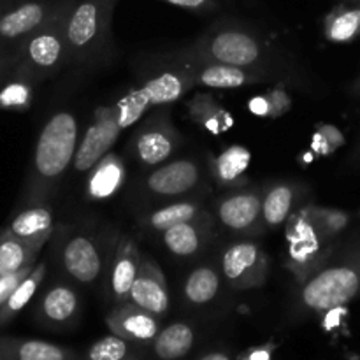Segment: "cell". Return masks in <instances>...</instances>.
<instances>
[{
	"instance_id": "23",
	"label": "cell",
	"mask_w": 360,
	"mask_h": 360,
	"mask_svg": "<svg viewBox=\"0 0 360 360\" xmlns=\"http://www.w3.org/2000/svg\"><path fill=\"white\" fill-rule=\"evenodd\" d=\"M252 164V151L245 146H229L210 158V171L220 188H241L246 185V171Z\"/></svg>"
},
{
	"instance_id": "43",
	"label": "cell",
	"mask_w": 360,
	"mask_h": 360,
	"mask_svg": "<svg viewBox=\"0 0 360 360\" xmlns=\"http://www.w3.org/2000/svg\"><path fill=\"white\" fill-rule=\"evenodd\" d=\"M354 90H355V91H357V94H360V77H359V79H357V83H355Z\"/></svg>"
},
{
	"instance_id": "35",
	"label": "cell",
	"mask_w": 360,
	"mask_h": 360,
	"mask_svg": "<svg viewBox=\"0 0 360 360\" xmlns=\"http://www.w3.org/2000/svg\"><path fill=\"white\" fill-rule=\"evenodd\" d=\"M306 211H308L313 221L319 225L320 231L330 241H336V238L345 231V227L348 225V220H350L347 213H343L340 210H333V207H322L311 204V206H306Z\"/></svg>"
},
{
	"instance_id": "4",
	"label": "cell",
	"mask_w": 360,
	"mask_h": 360,
	"mask_svg": "<svg viewBox=\"0 0 360 360\" xmlns=\"http://www.w3.org/2000/svg\"><path fill=\"white\" fill-rule=\"evenodd\" d=\"M360 294V255L319 267L299 288V304L304 311L327 313L354 301Z\"/></svg>"
},
{
	"instance_id": "39",
	"label": "cell",
	"mask_w": 360,
	"mask_h": 360,
	"mask_svg": "<svg viewBox=\"0 0 360 360\" xmlns=\"http://www.w3.org/2000/svg\"><path fill=\"white\" fill-rule=\"evenodd\" d=\"M316 132L329 143V146L333 148V150H336V148H340L341 144L345 143V137L343 134H341V130L336 129L334 125H330V123H319V125H316Z\"/></svg>"
},
{
	"instance_id": "24",
	"label": "cell",
	"mask_w": 360,
	"mask_h": 360,
	"mask_svg": "<svg viewBox=\"0 0 360 360\" xmlns=\"http://www.w3.org/2000/svg\"><path fill=\"white\" fill-rule=\"evenodd\" d=\"M127 169L122 158L108 153L95 167L88 171L86 195L91 200H104L115 195L125 183Z\"/></svg>"
},
{
	"instance_id": "36",
	"label": "cell",
	"mask_w": 360,
	"mask_h": 360,
	"mask_svg": "<svg viewBox=\"0 0 360 360\" xmlns=\"http://www.w3.org/2000/svg\"><path fill=\"white\" fill-rule=\"evenodd\" d=\"M269 102V118H280L285 112L290 111L292 98L283 86H276L266 94Z\"/></svg>"
},
{
	"instance_id": "27",
	"label": "cell",
	"mask_w": 360,
	"mask_h": 360,
	"mask_svg": "<svg viewBox=\"0 0 360 360\" xmlns=\"http://www.w3.org/2000/svg\"><path fill=\"white\" fill-rule=\"evenodd\" d=\"M299 197V188L292 181L271 183L262 193V217L264 224L269 229H276L287 224L290 218L295 200Z\"/></svg>"
},
{
	"instance_id": "37",
	"label": "cell",
	"mask_w": 360,
	"mask_h": 360,
	"mask_svg": "<svg viewBox=\"0 0 360 360\" xmlns=\"http://www.w3.org/2000/svg\"><path fill=\"white\" fill-rule=\"evenodd\" d=\"M158 2L169 4V6L181 7V9L190 11L197 14H211L217 13L221 7L224 0H158Z\"/></svg>"
},
{
	"instance_id": "33",
	"label": "cell",
	"mask_w": 360,
	"mask_h": 360,
	"mask_svg": "<svg viewBox=\"0 0 360 360\" xmlns=\"http://www.w3.org/2000/svg\"><path fill=\"white\" fill-rule=\"evenodd\" d=\"M41 250L0 231V276L35 266Z\"/></svg>"
},
{
	"instance_id": "44",
	"label": "cell",
	"mask_w": 360,
	"mask_h": 360,
	"mask_svg": "<svg viewBox=\"0 0 360 360\" xmlns=\"http://www.w3.org/2000/svg\"><path fill=\"white\" fill-rule=\"evenodd\" d=\"M6 9H7V6H4V4H0V18H2V14L6 13Z\"/></svg>"
},
{
	"instance_id": "12",
	"label": "cell",
	"mask_w": 360,
	"mask_h": 360,
	"mask_svg": "<svg viewBox=\"0 0 360 360\" xmlns=\"http://www.w3.org/2000/svg\"><path fill=\"white\" fill-rule=\"evenodd\" d=\"M58 259L63 273L81 285L95 283L105 264L101 243L86 232L67 234L60 245Z\"/></svg>"
},
{
	"instance_id": "26",
	"label": "cell",
	"mask_w": 360,
	"mask_h": 360,
	"mask_svg": "<svg viewBox=\"0 0 360 360\" xmlns=\"http://www.w3.org/2000/svg\"><path fill=\"white\" fill-rule=\"evenodd\" d=\"M206 214L210 213L204 210L202 202H199L195 199H185L167 204L164 207H158L155 211H150L146 217L141 218L139 225L143 229H146V231L162 234V232L174 227V225L185 224V221L190 220H197V218H202Z\"/></svg>"
},
{
	"instance_id": "42",
	"label": "cell",
	"mask_w": 360,
	"mask_h": 360,
	"mask_svg": "<svg viewBox=\"0 0 360 360\" xmlns=\"http://www.w3.org/2000/svg\"><path fill=\"white\" fill-rule=\"evenodd\" d=\"M199 360H231V357L225 352H211V354H206Z\"/></svg>"
},
{
	"instance_id": "10",
	"label": "cell",
	"mask_w": 360,
	"mask_h": 360,
	"mask_svg": "<svg viewBox=\"0 0 360 360\" xmlns=\"http://www.w3.org/2000/svg\"><path fill=\"white\" fill-rule=\"evenodd\" d=\"M217 220L238 238H253L266 229L262 217V192L259 188H232L214 204Z\"/></svg>"
},
{
	"instance_id": "17",
	"label": "cell",
	"mask_w": 360,
	"mask_h": 360,
	"mask_svg": "<svg viewBox=\"0 0 360 360\" xmlns=\"http://www.w3.org/2000/svg\"><path fill=\"white\" fill-rule=\"evenodd\" d=\"M185 67L192 74L195 84L210 88H243L248 84L262 83L267 79L264 69H250V67H236L227 63L204 62V60L186 58Z\"/></svg>"
},
{
	"instance_id": "40",
	"label": "cell",
	"mask_w": 360,
	"mask_h": 360,
	"mask_svg": "<svg viewBox=\"0 0 360 360\" xmlns=\"http://www.w3.org/2000/svg\"><path fill=\"white\" fill-rule=\"evenodd\" d=\"M20 62V51L14 49H0V81L14 69Z\"/></svg>"
},
{
	"instance_id": "5",
	"label": "cell",
	"mask_w": 360,
	"mask_h": 360,
	"mask_svg": "<svg viewBox=\"0 0 360 360\" xmlns=\"http://www.w3.org/2000/svg\"><path fill=\"white\" fill-rule=\"evenodd\" d=\"M70 4L72 0H65V4L56 11L48 23L42 25L39 30L18 44L20 62L16 69L32 76L37 83L70 63L65 39V18Z\"/></svg>"
},
{
	"instance_id": "1",
	"label": "cell",
	"mask_w": 360,
	"mask_h": 360,
	"mask_svg": "<svg viewBox=\"0 0 360 360\" xmlns=\"http://www.w3.org/2000/svg\"><path fill=\"white\" fill-rule=\"evenodd\" d=\"M79 143L76 116L67 109L53 112L41 129L25 179L21 206L48 204L65 172L72 167Z\"/></svg>"
},
{
	"instance_id": "46",
	"label": "cell",
	"mask_w": 360,
	"mask_h": 360,
	"mask_svg": "<svg viewBox=\"0 0 360 360\" xmlns=\"http://www.w3.org/2000/svg\"><path fill=\"white\" fill-rule=\"evenodd\" d=\"M0 360H6V359H4V357H2V355H0Z\"/></svg>"
},
{
	"instance_id": "11",
	"label": "cell",
	"mask_w": 360,
	"mask_h": 360,
	"mask_svg": "<svg viewBox=\"0 0 360 360\" xmlns=\"http://www.w3.org/2000/svg\"><path fill=\"white\" fill-rule=\"evenodd\" d=\"M122 125L118 122L116 105H101L94 111L90 125L84 130L83 137L77 143L76 157H74V171L88 172L98 164L118 141L122 134Z\"/></svg>"
},
{
	"instance_id": "21",
	"label": "cell",
	"mask_w": 360,
	"mask_h": 360,
	"mask_svg": "<svg viewBox=\"0 0 360 360\" xmlns=\"http://www.w3.org/2000/svg\"><path fill=\"white\" fill-rule=\"evenodd\" d=\"M53 227H55V221H53V213L48 204H30V206H23V210L2 231L42 250V246L53 236Z\"/></svg>"
},
{
	"instance_id": "20",
	"label": "cell",
	"mask_w": 360,
	"mask_h": 360,
	"mask_svg": "<svg viewBox=\"0 0 360 360\" xmlns=\"http://www.w3.org/2000/svg\"><path fill=\"white\" fill-rule=\"evenodd\" d=\"M213 225L214 220L211 213L197 220L174 225L162 232V243L165 250L176 259H193L202 253V250L213 238Z\"/></svg>"
},
{
	"instance_id": "38",
	"label": "cell",
	"mask_w": 360,
	"mask_h": 360,
	"mask_svg": "<svg viewBox=\"0 0 360 360\" xmlns=\"http://www.w3.org/2000/svg\"><path fill=\"white\" fill-rule=\"evenodd\" d=\"M34 267L35 266L27 267V269H23V271H18V273L2 274V276H0V306H2L7 299H9V295L13 294V292L16 290L18 285H20L21 281H23L25 278L32 273V269H34Z\"/></svg>"
},
{
	"instance_id": "16",
	"label": "cell",
	"mask_w": 360,
	"mask_h": 360,
	"mask_svg": "<svg viewBox=\"0 0 360 360\" xmlns=\"http://www.w3.org/2000/svg\"><path fill=\"white\" fill-rule=\"evenodd\" d=\"M81 301L69 283H53L35 306V320L48 329H67L79 316Z\"/></svg>"
},
{
	"instance_id": "14",
	"label": "cell",
	"mask_w": 360,
	"mask_h": 360,
	"mask_svg": "<svg viewBox=\"0 0 360 360\" xmlns=\"http://www.w3.org/2000/svg\"><path fill=\"white\" fill-rule=\"evenodd\" d=\"M202 181V169L193 158L164 162L153 167L144 179V188L150 195L174 199L192 193Z\"/></svg>"
},
{
	"instance_id": "9",
	"label": "cell",
	"mask_w": 360,
	"mask_h": 360,
	"mask_svg": "<svg viewBox=\"0 0 360 360\" xmlns=\"http://www.w3.org/2000/svg\"><path fill=\"white\" fill-rule=\"evenodd\" d=\"M220 271L234 290H253L266 285L269 276V255L259 243L239 239L220 255Z\"/></svg>"
},
{
	"instance_id": "19",
	"label": "cell",
	"mask_w": 360,
	"mask_h": 360,
	"mask_svg": "<svg viewBox=\"0 0 360 360\" xmlns=\"http://www.w3.org/2000/svg\"><path fill=\"white\" fill-rule=\"evenodd\" d=\"M141 255L134 239L122 236L112 250L111 269L108 276V294L115 304L129 301L130 290L141 266Z\"/></svg>"
},
{
	"instance_id": "15",
	"label": "cell",
	"mask_w": 360,
	"mask_h": 360,
	"mask_svg": "<svg viewBox=\"0 0 360 360\" xmlns=\"http://www.w3.org/2000/svg\"><path fill=\"white\" fill-rule=\"evenodd\" d=\"M105 326L111 334L123 338L134 345L153 343L157 334L160 333V316L134 302L125 301L116 304L105 315Z\"/></svg>"
},
{
	"instance_id": "30",
	"label": "cell",
	"mask_w": 360,
	"mask_h": 360,
	"mask_svg": "<svg viewBox=\"0 0 360 360\" xmlns=\"http://www.w3.org/2000/svg\"><path fill=\"white\" fill-rule=\"evenodd\" d=\"M195 343V333L185 322H174L162 329L153 340V354L160 360H179L188 355Z\"/></svg>"
},
{
	"instance_id": "41",
	"label": "cell",
	"mask_w": 360,
	"mask_h": 360,
	"mask_svg": "<svg viewBox=\"0 0 360 360\" xmlns=\"http://www.w3.org/2000/svg\"><path fill=\"white\" fill-rule=\"evenodd\" d=\"M248 109L257 116H267L269 118V102L266 95H257L248 102Z\"/></svg>"
},
{
	"instance_id": "32",
	"label": "cell",
	"mask_w": 360,
	"mask_h": 360,
	"mask_svg": "<svg viewBox=\"0 0 360 360\" xmlns=\"http://www.w3.org/2000/svg\"><path fill=\"white\" fill-rule=\"evenodd\" d=\"M37 81L28 74L21 72L14 67L0 86V109L11 111H27L34 98V84Z\"/></svg>"
},
{
	"instance_id": "6",
	"label": "cell",
	"mask_w": 360,
	"mask_h": 360,
	"mask_svg": "<svg viewBox=\"0 0 360 360\" xmlns=\"http://www.w3.org/2000/svg\"><path fill=\"white\" fill-rule=\"evenodd\" d=\"M195 86L192 74L185 65L167 69L148 79L137 90L129 91L116 102V112L122 129L134 125L150 108L171 105Z\"/></svg>"
},
{
	"instance_id": "28",
	"label": "cell",
	"mask_w": 360,
	"mask_h": 360,
	"mask_svg": "<svg viewBox=\"0 0 360 360\" xmlns=\"http://www.w3.org/2000/svg\"><path fill=\"white\" fill-rule=\"evenodd\" d=\"M360 35V4H340L323 18V37L329 42L343 44Z\"/></svg>"
},
{
	"instance_id": "29",
	"label": "cell",
	"mask_w": 360,
	"mask_h": 360,
	"mask_svg": "<svg viewBox=\"0 0 360 360\" xmlns=\"http://www.w3.org/2000/svg\"><path fill=\"white\" fill-rule=\"evenodd\" d=\"M221 287L220 271L213 264H202L193 267L185 278L183 283V295L185 301L192 306L210 304L218 295Z\"/></svg>"
},
{
	"instance_id": "45",
	"label": "cell",
	"mask_w": 360,
	"mask_h": 360,
	"mask_svg": "<svg viewBox=\"0 0 360 360\" xmlns=\"http://www.w3.org/2000/svg\"><path fill=\"white\" fill-rule=\"evenodd\" d=\"M343 2H359V0H343Z\"/></svg>"
},
{
	"instance_id": "3",
	"label": "cell",
	"mask_w": 360,
	"mask_h": 360,
	"mask_svg": "<svg viewBox=\"0 0 360 360\" xmlns=\"http://www.w3.org/2000/svg\"><path fill=\"white\" fill-rule=\"evenodd\" d=\"M116 0H72L65 18L69 62L94 63L111 44Z\"/></svg>"
},
{
	"instance_id": "2",
	"label": "cell",
	"mask_w": 360,
	"mask_h": 360,
	"mask_svg": "<svg viewBox=\"0 0 360 360\" xmlns=\"http://www.w3.org/2000/svg\"><path fill=\"white\" fill-rule=\"evenodd\" d=\"M183 58L227 63L236 67L264 69L269 60L267 42L248 25L218 21L207 28L185 53Z\"/></svg>"
},
{
	"instance_id": "13",
	"label": "cell",
	"mask_w": 360,
	"mask_h": 360,
	"mask_svg": "<svg viewBox=\"0 0 360 360\" xmlns=\"http://www.w3.org/2000/svg\"><path fill=\"white\" fill-rule=\"evenodd\" d=\"M63 4L65 0H27L7 7L0 18V49L18 48L28 35L48 23Z\"/></svg>"
},
{
	"instance_id": "7",
	"label": "cell",
	"mask_w": 360,
	"mask_h": 360,
	"mask_svg": "<svg viewBox=\"0 0 360 360\" xmlns=\"http://www.w3.org/2000/svg\"><path fill=\"white\" fill-rule=\"evenodd\" d=\"M334 241L313 221L306 207L287 220V267L301 285L333 257Z\"/></svg>"
},
{
	"instance_id": "31",
	"label": "cell",
	"mask_w": 360,
	"mask_h": 360,
	"mask_svg": "<svg viewBox=\"0 0 360 360\" xmlns=\"http://www.w3.org/2000/svg\"><path fill=\"white\" fill-rule=\"evenodd\" d=\"M46 273H48V266L46 262L35 264V267L32 269V273L21 281L16 287V290L9 295L6 302L0 306V327H6L7 323L13 322L16 319L18 313L32 301V297L35 295V292L41 287L42 280L46 278Z\"/></svg>"
},
{
	"instance_id": "8",
	"label": "cell",
	"mask_w": 360,
	"mask_h": 360,
	"mask_svg": "<svg viewBox=\"0 0 360 360\" xmlns=\"http://www.w3.org/2000/svg\"><path fill=\"white\" fill-rule=\"evenodd\" d=\"M183 143V136L172 123L169 105L148 116L130 139V151L143 167H157L167 162Z\"/></svg>"
},
{
	"instance_id": "34",
	"label": "cell",
	"mask_w": 360,
	"mask_h": 360,
	"mask_svg": "<svg viewBox=\"0 0 360 360\" xmlns=\"http://www.w3.org/2000/svg\"><path fill=\"white\" fill-rule=\"evenodd\" d=\"M81 360H143L139 352L134 348V343L109 334L101 338L88 347V350L81 355Z\"/></svg>"
},
{
	"instance_id": "22",
	"label": "cell",
	"mask_w": 360,
	"mask_h": 360,
	"mask_svg": "<svg viewBox=\"0 0 360 360\" xmlns=\"http://www.w3.org/2000/svg\"><path fill=\"white\" fill-rule=\"evenodd\" d=\"M0 355L6 360H81L77 352L62 345L13 336H0Z\"/></svg>"
},
{
	"instance_id": "18",
	"label": "cell",
	"mask_w": 360,
	"mask_h": 360,
	"mask_svg": "<svg viewBox=\"0 0 360 360\" xmlns=\"http://www.w3.org/2000/svg\"><path fill=\"white\" fill-rule=\"evenodd\" d=\"M129 301L155 313L157 316H164L169 311L171 297H169L165 276L158 264L148 255H141V266L130 290Z\"/></svg>"
},
{
	"instance_id": "25",
	"label": "cell",
	"mask_w": 360,
	"mask_h": 360,
	"mask_svg": "<svg viewBox=\"0 0 360 360\" xmlns=\"http://www.w3.org/2000/svg\"><path fill=\"white\" fill-rule=\"evenodd\" d=\"M186 109H188L190 120L213 136H221L234 125V118L231 112L224 105L218 104L213 95L206 94V91H199L193 95L186 102Z\"/></svg>"
}]
</instances>
